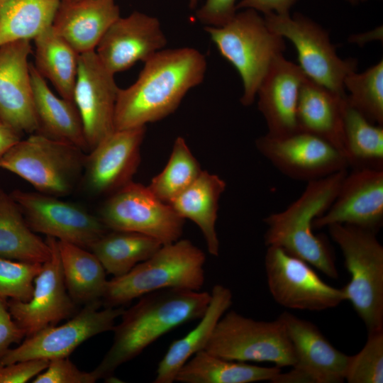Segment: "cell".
<instances>
[{
	"mask_svg": "<svg viewBox=\"0 0 383 383\" xmlns=\"http://www.w3.org/2000/svg\"><path fill=\"white\" fill-rule=\"evenodd\" d=\"M255 146L279 172L296 180L309 182L349 167L345 156L338 148L303 131L284 137L265 134L255 140Z\"/></svg>",
	"mask_w": 383,
	"mask_h": 383,
	"instance_id": "obj_14",
	"label": "cell"
},
{
	"mask_svg": "<svg viewBox=\"0 0 383 383\" xmlns=\"http://www.w3.org/2000/svg\"><path fill=\"white\" fill-rule=\"evenodd\" d=\"M30 74L39 123L38 133L70 143L83 150L88 148L81 117L74 101L55 95L33 63H30Z\"/></svg>",
	"mask_w": 383,
	"mask_h": 383,
	"instance_id": "obj_26",
	"label": "cell"
},
{
	"mask_svg": "<svg viewBox=\"0 0 383 383\" xmlns=\"http://www.w3.org/2000/svg\"><path fill=\"white\" fill-rule=\"evenodd\" d=\"M345 153L353 169L383 170V126L374 124L347 104L343 113Z\"/></svg>",
	"mask_w": 383,
	"mask_h": 383,
	"instance_id": "obj_34",
	"label": "cell"
},
{
	"mask_svg": "<svg viewBox=\"0 0 383 383\" xmlns=\"http://www.w3.org/2000/svg\"><path fill=\"white\" fill-rule=\"evenodd\" d=\"M7 299L0 298V359L13 343H19L26 337L24 331L13 318Z\"/></svg>",
	"mask_w": 383,
	"mask_h": 383,
	"instance_id": "obj_42",
	"label": "cell"
},
{
	"mask_svg": "<svg viewBox=\"0 0 383 383\" xmlns=\"http://www.w3.org/2000/svg\"><path fill=\"white\" fill-rule=\"evenodd\" d=\"M50 255L48 243L29 228L11 194L0 187V257L43 263Z\"/></svg>",
	"mask_w": 383,
	"mask_h": 383,
	"instance_id": "obj_30",
	"label": "cell"
},
{
	"mask_svg": "<svg viewBox=\"0 0 383 383\" xmlns=\"http://www.w3.org/2000/svg\"><path fill=\"white\" fill-rule=\"evenodd\" d=\"M162 245L144 234L123 231L104 233L89 247L106 273L120 277L155 253Z\"/></svg>",
	"mask_w": 383,
	"mask_h": 383,
	"instance_id": "obj_32",
	"label": "cell"
},
{
	"mask_svg": "<svg viewBox=\"0 0 383 383\" xmlns=\"http://www.w3.org/2000/svg\"><path fill=\"white\" fill-rule=\"evenodd\" d=\"M383 223V170L353 169L347 173L338 192L313 228L345 224L376 233Z\"/></svg>",
	"mask_w": 383,
	"mask_h": 383,
	"instance_id": "obj_18",
	"label": "cell"
},
{
	"mask_svg": "<svg viewBox=\"0 0 383 383\" xmlns=\"http://www.w3.org/2000/svg\"><path fill=\"white\" fill-rule=\"evenodd\" d=\"M306 75L299 65L283 54L271 63L257 91L258 109L272 137H284L299 131L296 109Z\"/></svg>",
	"mask_w": 383,
	"mask_h": 383,
	"instance_id": "obj_22",
	"label": "cell"
},
{
	"mask_svg": "<svg viewBox=\"0 0 383 383\" xmlns=\"http://www.w3.org/2000/svg\"><path fill=\"white\" fill-rule=\"evenodd\" d=\"M50 360L31 359L0 365V383H26L45 370Z\"/></svg>",
	"mask_w": 383,
	"mask_h": 383,
	"instance_id": "obj_40",
	"label": "cell"
},
{
	"mask_svg": "<svg viewBox=\"0 0 383 383\" xmlns=\"http://www.w3.org/2000/svg\"><path fill=\"white\" fill-rule=\"evenodd\" d=\"M237 0H206L196 11L197 19L206 26H221L237 13Z\"/></svg>",
	"mask_w": 383,
	"mask_h": 383,
	"instance_id": "obj_41",
	"label": "cell"
},
{
	"mask_svg": "<svg viewBox=\"0 0 383 383\" xmlns=\"http://www.w3.org/2000/svg\"><path fill=\"white\" fill-rule=\"evenodd\" d=\"M292 345L295 364L308 383H340L345 380L350 356L337 350L312 323L289 312L277 318Z\"/></svg>",
	"mask_w": 383,
	"mask_h": 383,
	"instance_id": "obj_21",
	"label": "cell"
},
{
	"mask_svg": "<svg viewBox=\"0 0 383 383\" xmlns=\"http://www.w3.org/2000/svg\"><path fill=\"white\" fill-rule=\"evenodd\" d=\"M31 52L28 40L0 46V123L19 134L39 130L28 61Z\"/></svg>",
	"mask_w": 383,
	"mask_h": 383,
	"instance_id": "obj_19",
	"label": "cell"
},
{
	"mask_svg": "<svg viewBox=\"0 0 383 383\" xmlns=\"http://www.w3.org/2000/svg\"><path fill=\"white\" fill-rule=\"evenodd\" d=\"M69 1V0H68Z\"/></svg>",
	"mask_w": 383,
	"mask_h": 383,
	"instance_id": "obj_49",
	"label": "cell"
},
{
	"mask_svg": "<svg viewBox=\"0 0 383 383\" xmlns=\"http://www.w3.org/2000/svg\"><path fill=\"white\" fill-rule=\"evenodd\" d=\"M281 369L226 360L205 350L194 354L179 370L175 382L181 383H251L271 382Z\"/></svg>",
	"mask_w": 383,
	"mask_h": 383,
	"instance_id": "obj_28",
	"label": "cell"
},
{
	"mask_svg": "<svg viewBox=\"0 0 383 383\" xmlns=\"http://www.w3.org/2000/svg\"><path fill=\"white\" fill-rule=\"evenodd\" d=\"M226 187L218 175L203 171L197 179L168 204L182 218L194 222L205 239L208 251L219 254L216 223L218 201Z\"/></svg>",
	"mask_w": 383,
	"mask_h": 383,
	"instance_id": "obj_27",
	"label": "cell"
},
{
	"mask_svg": "<svg viewBox=\"0 0 383 383\" xmlns=\"http://www.w3.org/2000/svg\"><path fill=\"white\" fill-rule=\"evenodd\" d=\"M119 17L115 0H61L52 27L81 54L95 50Z\"/></svg>",
	"mask_w": 383,
	"mask_h": 383,
	"instance_id": "obj_23",
	"label": "cell"
},
{
	"mask_svg": "<svg viewBox=\"0 0 383 383\" xmlns=\"http://www.w3.org/2000/svg\"><path fill=\"white\" fill-rule=\"evenodd\" d=\"M205 261L204 252L189 240L162 245L126 274L108 280L102 305L120 307L165 289L200 291L205 282Z\"/></svg>",
	"mask_w": 383,
	"mask_h": 383,
	"instance_id": "obj_4",
	"label": "cell"
},
{
	"mask_svg": "<svg viewBox=\"0 0 383 383\" xmlns=\"http://www.w3.org/2000/svg\"><path fill=\"white\" fill-rule=\"evenodd\" d=\"M96 379L91 372L80 370L69 358L50 360L47 368L34 377L33 383H94Z\"/></svg>",
	"mask_w": 383,
	"mask_h": 383,
	"instance_id": "obj_39",
	"label": "cell"
},
{
	"mask_svg": "<svg viewBox=\"0 0 383 383\" xmlns=\"http://www.w3.org/2000/svg\"><path fill=\"white\" fill-rule=\"evenodd\" d=\"M60 262L67 290L74 303L100 301L108 280L106 271L96 255L79 245L57 240Z\"/></svg>",
	"mask_w": 383,
	"mask_h": 383,
	"instance_id": "obj_29",
	"label": "cell"
},
{
	"mask_svg": "<svg viewBox=\"0 0 383 383\" xmlns=\"http://www.w3.org/2000/svg\"><path fill=\"white\" fill-rule=\"evenodd\" d=\"M201 172L186 141L179 136L174 140L166 166L148 187L156 197L168 204L191 185Z\"/></svg>",
	"mask_w": 383,
	"mask_h": 383,
	"instance_id": "obj_35",
	"label": "cell"
},
{
	"mask_svg": "<svg viewBox=\"0 0 383 383\" xmlns=\"http://www.w3.org/2000/svg\"><path fill=\"white\" fill-rule=\"evenodd\" d=\"M42 264L0 257V298L29 301Z\"/></svg>",
	"mask_w": 383,
	"mask_h": 383,
	"instance_id": "obj_38",
	"label": "cell"
},
{
	"mask_svg": "<svg viewBox=\"0 0 383 383\" xmlns=\"http://www.w3.org/2000/svg\"><path fill=\"white\" fill-rule=\"evenodd\" d=\"M61 0H7L0 9V46L33 40L52 26Z\"/></svg>",
	"mask_w": 383,
	"mask_h": 383,
	"instance_id": "obj_33",
	"label": "cell"
},
{
	"mask_svg": "<svg viewBox=\"0 0 383 383\" xmlns=\"http://www.w3.org/2000/svg\"><path fill=\"white\" fill-rule=\"evenodd\" d=\"M211 293L183 289H165L140 297L123 311L114 326L113 343L99 365L91 371L96 380L113 375L121 365L139 355L165 333L199 319L211 301Z\"/></svg>",
	"mask_w": 383,
	"mask_h": 383,
	"instance_id": "obj_2",
	"label": "cell"
},
{
	"mask_svg": "<svg viewBox=\"0 0 383 383\" xmlns=\"http://www.w3.org/2000/svg\"><path fill=\"white\" fill-rule=\"evenodd\" d=\"M50 255L42 264L34 279L31 298L28 301L9 299V310L26 337L70 317L76 304L70 297L64 280L57 240L46 236Z\"/></svg>",
	"mask_w": 383,
	"mask_h": 383,
	"instance_id": "obj_15",
	"label": "cell"
},
{
	"mask_svg": "<svg viewBox=\"0 0 383 383\" xmlns=\"http://www.w3.org/2000/svg\"><path fill=\"white\" fill-rule=\"evenodd\" d=\"M298 0H240L237 3L236 9H250L264 15L270 13L277 14L289 13L292 6Z\"/></svg>",
	"mask_w": 383,
	"mask_h": 383,
	"instance_id": "obj_43",
	"label": "cell"
},
{
	"mask_svg": "<svg viewBox=\"0 0 383 383\" xmlns=\"http://www.w3.org/2000/svg\"><path fill=\"white\" fill-rule=\"evenodd\" d=\"M119 88L95 50L79 55L73 101L79 113L88 148L115 131V106Z\"/></svg>",
	"mask_w": 383,
	"mask_h": 383,
	"instance_id": "obj_16",
	"label": "cell"
},
{
	"mask_svg": "<svg viewBox=\"0 0 383 383\" xmlns=\"http://www.w3.org/2000/svg\"><path fill=\"white\" fill-rule=\"evenodd\" d=\"M145 126L115 130L86 155L87 188L94 194H112L129 182L140 162Z\"/></svg>",
	"mask_w": 383,
	"mask_h": 383,
	"instance_id": "obj_17",
	"label": "cell"
},
{
	"mask_svg": "<svg viewBox=\"0 0 383 383\" xmlns=\"http://www.w3.org/2000/svg\"><path fill=\"white\" fill-rule=\"evenodd\" d=\"M343 86L347 104L370 122L383 126V60L362 72H350Z\"/></svg>",
	"mask_w": 383,
	"mask_h": 383,
	"instance_id": "obj_36",
	"label": "cell"
},
{
	"mask_svg": "<svg viewBox=\"0 0 383 383\" xmlns=\"http://www.w3.org/2000/svg\"><path fill=\"white\" fill-rule=\"evenodd\" d=\"M199 1V0H189V8L192 9H195Z\"/></svg>",
	"mask_w": 383,
	"mask_h": 383,
	"instance_id": "obj_45",
	"label": "cell"
},
{
	"mask_svg": "<svg viewBox=\"0 0 383 383\" xmlns=\"http://www.w3.org/2000/svg\"><path fill=\"white\" fill-rule=\"evenodd\" d=\"M211 301L197 325L182 338L174 340L159 362L154 383H172L185 364L197 352L204 350L218 321L233 302L231 291L216 284Z\"/></svg>",
	"mask_w": 383,
	"mask_h": 383,
	"instance_id": "obj_25",
	"label": "cell"
},
{
	"mask_svg": "<svg viewBox=\"0 0 383 383\" xmlns=\"http://www.w3.org/2000/svg\"><path fill=\"white\" fill-rule=\"evenodd\" d=\"M347 170L310 181L301 194L282 211L267 216L264 222L267 246H277L336 279L338 270L326 240L313 232V221L329 208L335 199Z\"/></svg>",
	"mask_w": 383,
	"mask_h": 383,
	"instance_id": "obj_3",
	"label": "cell"
},
{
	"mask_svg": "<svg viewBox=\"0 0 383 383\" xmlns=\"http://www.w3.org/2000/svg\"><path fill=\"white\" fill-rule=\"evenodd\" d=\"M205 56L192 48L162 49L145 62L136 81L118 89L115 130L145 126L173 113L205 77Z\"/></svg>",
	"mask_w": 383,
	"mask_h": 383,
	"instance_id": "obj_1",
	"label": "cell"
},
{
	"mask_svg": "<svg viewBox=\"0 0 383 383\" xmlns=\"http://www.w3.org/2000/svg\"><path fill=\"white\" fill-rule=\"evenodd\" d=\"M268 28L292 42L296 50L299 66L313 82L346 96L343 82L356 70L357 60H343L322 26L301 13L264 15Z\"/></svg>",
	"mask_w": 383,
	"mask_h": 383,
	"instance_id": "obj_9",
	"label": "cell"
},
{
	"mask_svg": "<svg viewBox=\"0 0 383 383\" xmlns=\"http://www.w3.org/2000/svg\"><path fill=\"white\" fill-rule=\"evenodd\" d=\"M360 1H367V0H358V2Z\"/></svg>",
	"mask_w": 383,
	"mask_h": 383,
	"instance_id": "obj_48",
	"label": "cell"
},
{
	"mask_svg": "<svg viewBox=\"0 0 383 383\" xmlns=\"http://www.w3.org/2000/svg\"><path fill=\"white\" fill-rule=\"evenodd\" d=\"M10 194L35 233L87 249L106 233L100 218L78 204L39 192L16 189Z\"/></svg>",
	"mask_w": 383,
	"mask_h": 383,
	"instance_id": "obj_13",
	"label": "cell"
},
{
	"mask_svg": "<svg viewBox=\"0 0 383 383\" xmlns=\"http://www.w3.org/2000/svg\"><path fill=\"white\" fill-rule=\"evenodd\" d=\"M345 380L349 383L383 382V329L368 331L362 349L350 356Z\"/></svg>",
	"mask_w": 383,
	"mask_h": 383,
	"instance_id": "obj_37",
	"label": "cell"
},
{
	"mask_svg": "<svg viewBox=\"0 0 383 383\" xmlns=\"http://www.w3.org/2000/svg\"><path fill=\"white\" fill-rule=\"evenodd\" d=\"M100 301L87 304L72 318L60 326H51L26 337L18 346L10 348L0 359V365L31 359L52 360L68 357L88 339L113 331L115 321L124 309L105 307Z\"/></svg>",
	"mask_w": 383,
	"mask_h": 383,
	"instance_id": "obj_12",
	"label": "cell"
},
{
	"mask_svg": "<svg viewBox=\"0 0 383 383\" xmlns=\"http://www.w3.org/2000/svg\"><path fill=\"white\" fill-rule=\"evenodd\" d=\"M204 30L239 73L243 87L240 102L250 106L273 60L286 48L284 38L271 30L264 17L250 9L236 13L221 26H205Z\"/></svg>",
	"mask_w": 383,
	"mask_h": 383,
	"instance_id": "obj_5",
	"label": "cell"
},
{
	"mask_svg": "<svg viewBox=\"0 0 383 383\" xmlns=\"http://www.w3.org/2000/svg\"><path fill=\"white\" fill-rule=\"evenodd\" d=\"M345 106L346 96L333 92L306 76L297 104L298 130L328 141L345 156L343 138Z\"/></svg>",
	"mask_w": 383,
	"mask_h": 383,
	"instance_id": "obj_24",
	"label": "cell"
},
{
	"mask_svg": "<svg viewBox=\"0 0 383 383\" xmlns=\"http://www.w3.org/2000/svg\"><path fill=\"white\" fill-rule=\"evenodd\" d=\"M85 158L79 147L36 132L13 144L0 160V168L21 177L40 193L60 197L72 191Z\"/></svg>",
	"mask_w": 383,
	"mask_h": 383,
	"instance_id": "obj_7",
	"label": "cell"
},
{
	"mask_svg": "<svg viewBox=\"0 0 383 383\" xmlns=\"http://www.w3.org/2000/svg\"><path fill=\"white\" fill-rule=\"evenodd\" d=\"M7 0H0V9Z\"/></svg>",
	"mask_w": 383,
	"mask_h": 383,
	"instance_id": "obj_47",
	"label": "cell"
},
{
	"mask_svg": "<svg viewBox=\"0 0 383 383\" xmlns=\"http://www.w3.org/2000/svg\"><path fill=\"white\" fill-rule=\"evenodd\" d=\"M33 40L35 67L61 97L73 101L79 54L52 26Z\"/></svg>",
	"mask_w": 383,
	"mask_h": 383,
	"instance_id": "obj_31",
	"label": "cell"
},
{
	"mask_svg": "<svg viewBox=\"0 0 383 383\" xmlns=\"http://www.w3.org/2000/svg\"><path fill=\"white\" fill-rule=\"evenodd\" d=\"M19 140H21V134L0 123V160L5 152Z\"/></svg>",
	"mask_w": 383,
	"mask_h": 383,
	"instance_id": "obj_44",
	"label": "cell"
},
{
	"mask_svg": "<svg viewBox=\"0 0 383 383\" xmlns=\"http://www.w3.org/2000/svg\"><path fill=\"white\" fill-rule=\"evenodd\" d=\"M205 350L218 357L240 362H268L282 367L296 360L282 323L256 321L235 311L218 321Z\"/></svg>",
	"mask_w": 383,
	"mask_h": 383,
	"instance_id": "obj_8",
	"label": "cell"
},
{
	"mask_svg": "<svg viewBox=\"0 0 383 383\" xmlns=\"http://www.w3.org/2000/svg\"><path fill=\"white\" fill-rule=\"evenodd\" d=\"M305 261L277 246H267L265 268L269 291L279 305L320 311L346 301L345 292L328 285Z\"/></svg>",
	"mask_w": 383,
	"mask_h": 383,
	"instance_id": "obj_11",
	"label": "cell"
},
{
	"mask_svg": "<svg viewBox=\"0 0 383 383\" xmlns=\"http://www.w3.org/2000/svg\"><path fill=\"white\" fill-rule=\"evenodd\" d=\"M159 20L139 11L119 17L106 31L95 52L113 74L123 72L138 61L145 62L167 45Z\"/></svg>",
	"mask_w": 383,
	"mask_h": 383,
	"instance_id": "obj_20",
	"label": "cell"
},
{
	"mask_svg": "<svg viewBox=\"0 0 383 383\" xmlns=\"http://www.w3.org/2000/svg\"><path fill=\"white\" fill-rule=\"evenodd\" d=\"M99 218L107 229L144 234L162 245L180 239L184 224L169 204L133 181L110 195Z\"/></svg>",
	"mask_w": 383,
	"mask_h": 383,
	"instance_id": "obj_10",
	"label": "cell"
},
{
	"mask_svg": "<svg viewBox=\"0 0 383 383\" xmlns=\"http://www.w3.org/2000/svg\"><path fill=\"white\" fill-rule=\"evenodd\" d=\"M342 251L350 280L343 289L368 331L383 329V247L376 233L358 227H327Z\"/></svg>",
	"mask_w": 383,
	"mask_h": 383,
	"instance_id": "obj_6",
	"label": "cell"
},
{
	"mask_svg": "<svg viewBox=\"0 0 383 383\" xmlns=\"http://www.w3.org/2000/svg\"><path fill=\"white\" fill-rule=\"evenodd\" d=\"M350 4H355L358 3V0H348Z\"/></svg>",
	"mask_w": 383,
	"mask_h": 383,
	"instance_id": "obj_46",
	"label": "cell"
}]
</instances>
